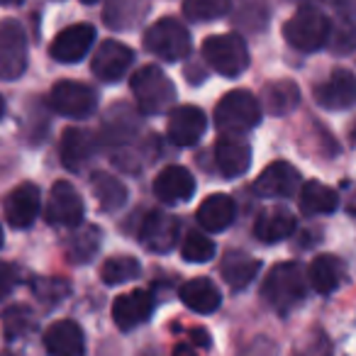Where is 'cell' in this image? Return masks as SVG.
I'll return each instance as SVG.
<instances>
[{
    "label": "cell",
    "mask_w": 356,
    "mask_h": 356,
    "mask_svg": "<svg viewBox=\"0 0 356 356\" xmlns=\"http://www.w3.org/2000/svg\"><path fill=\"white\" fill-rule=\"evenodd\" d=\"M261 296L268 305L281 315L293 312L305 298V276H302L300 264L286 261L278 264L268 271L266 281H264Z\"/></svg>",
    "instance_id": "cell-1"
},
{
    "label": "cell",
    "mask_w": 356,
    "mask_h": 356,
    "mask_svg": "<svg viewBox=\"0 0 356 356\" xmlns=\"http://www.w3.org/2000/svg\"><path fill=\"white\" fill-rule=\"evenodd\" d=\"M215 122H218L220 132H249L261 122V103L257 100V95L244 88L229 90L220 98L218 108H215Z\"/></svg>",
    "instance_id": "cell-2"
},
{
    "label": "cell",
    "mask_w": 356,
    "mask_h": 356,
    "mask_svg": "<svg viewBox=\"0 0 356 356\" xmlns=\"http://www.w3.org/2000/svg\"><path fill=\"white\" fill-rule=\"evenodd\" d=\"M132 95L137 98L139 110L147 115H161L176 103V86L159 66H144L129 81Z\"/></svg>",
    "instance_id": "cell-3"
},
{
    "label": "cell",
    "mask_w": 356,
    "mask_h": 356,
    "mask_svg": "<svg viewBox=\"0 0 356 356\" xmlns=\"http://www.w3.org/2000/svg\"><path fill=\"white\" fill-rule=\"evenodd\" d=\"M203 56L220 76L237 79L249 66V49L247 42L239 35H215L203 42Z\"/></svg>",
    "instance_id": "cell-4"
},
{
    "label": "cell",
    "mask_w": 356,
    "mask_h": 356,
    "mask_svg": "<svg viewBox=\"0 0 356 356\" xmlns=\"http://www.w3.org/2000/svg\"><path fill=\"white\" fill-rule=\"evenodd\" d=\"M144 47L156 59L181 61L191 51V32L176 17H163L144 32Z\"/></svg>",
    "instance_id": "cell-5"
},
{
    "label": "cell",
    "mask_w": 356,
    "mask_h": 356,
    "mask_svg": "<svg viewBox=\"0 0 356 356\" xmlns=\"http://www.w3.org/2000/svg\"><path fill=\"white\" fill-rule=\"evenodd\" d=\"M283 37L298 51H317L330 37V20L315 8H300L283 25Z\"/></svg>",
    "instance_id": "cell-6"
},
{
    "label": "cell",
    "mask_w": 356,
    "mask_h": 356,
    "mask_svg": "<svg viewBox=\"0 0 356 356\" xmlns=\"http://www.w3.org/2000/svg\"><path fill=\"white\" fill-rule=\"evenodd\" d=\"M27 69V37L17 20L0 22V79L15 81Z\"/></svg>",
    "instance_id": "cell-7"
},
{
    "label": "cell",
    "mask_w": 356,
    "mask_h": 356,
    "mask_svg": "<svg viewBox=\"0 0 356 356\" xmlns=\"http://www.w3.org/2000/svg\"><path fill=\"white\" fill-rule=\"evenodd\" d=\"M49 105L64 118L83 120L98 105V93L79 81H59L49 93Z\"/></svg>",
    "instance_id": "cell-8"
},
{
    "label": "cell",
    "mask_w": 356,
    "mask_h": 356,
    "mask_svg": "<svg viewBox=\"0 0 356 356\" xmlns=\"http://www.w3.org/2000/svg\"><path fill=\"white\" fill-rule=\"evenodd\" d=\"M83 200L69 181H56L51 186L49 203H47V222L54 227H79L83 222Z\"/></svg>",
    "instance_id": "cell-9"
},
{
    "label": "cell",
    "mask_w": 356,
    "mask_h": 356,
    "mask_svg": "<svg viewBox=\"0 0 356 356\" xmlns=\"http://www.w3.org/2000/svg\"><path fill=\"white\" fill-rule=\"evenodd\" d=\"M95 42V27L88 22H79L61 30L49 44V56L59 64H76L90 51Z\"/></svg>",
    "instance_id": "cell-10"
},
{
    "label": "cell",
    "mask_w": 356,
    "mask_h": 356,
    "mask_svg": "<svg viewBox=\"0 0 356 356\" xmlns=\"http://www.w3.org/2000/svg\"><path fill=\"white\" fill-rule=\"evenodd\" d=\"M300 171L288 161H273L259 173L254 191L264 198H291L300 191Z\"/></svg>",
    "instance_id": "cell-11"
},
{
    "label": "cell",
    "mask_w": 356,
    "mask_h": 356,
    "mask_svg": "<svg viewBox=\"0 0 356 356\" xmlns=\"http://www.w3.org/2000/svg\"><path fill=\"white\" fill-rule=\"evenodd\" d=\"M132 61H134V54L127 44L115 42V40H105L103 44L98 47V51L93 54L90 71L95 74V79L105 81V83H115V81H120L127 74Z\"/></svg>",
    "instance_id": "cell-12"
},
{
    "label": "cell",
    "mask_w": 356,
    "mask_h": 356,
    "mask_svg": "<svg viewBox=\"0 0 356 356\" xmlns=\"http://www.w3.org/2000/svg\"><path fill=\"white\" fill-rule=\"evenodd\" d=\"M205 127H208V120L198 105H178L168 115L166 134L178 147H193L205 134Z\"/></svg>",
    "instance_id": "cell-13"
},
{
    "label": "cell",
    "mask_w": 356,
    "mask_h": 356,
    "mask_svg": "<svg viewBox=\"0 0 356 356\" xmlns=\"http://www.w3.org/2000/svg\"><path fill=\"white\" fill-rule=\"evenodd\" d=\"M40 205H42L40 188L35 184H20L17 188H13L8 193L6 203H3V213H6V220L10 227L25 229L37 220Z\"/></svg>",
    "instance_id": "cell-14"
},
{
    "label": "cell",
    "mask_w": 356,
    "mask_h": 356,
    "mask_svg": "<svg viewBox=\"0 0 356 356\" xmlns=\"http://www.w3.org/2000/svg\"><path fill=\"white\" fill-rule=\"evenodd\" d=\"M154 312V296L149 291H129L115 298L113 320L122 332L144 325Z\"/></svg>",
    "instance_id": "cell-15"
},
{
    "label": "cell",
    "mask_w": 356,
    "mask_h": 356,
    "mask_svg": "<svg viewBox=\"0 0 356 356\" xmlns=\"http://www.w3.org/2000/svg\"><path fill=\"white\" fill-rule=\"evenodd\" d=\"M317 103L325 110H346L356 103V76L346 69L332 71L327 81L315 88Z\"/></svg>",
    "instance_id": "cell-16"
},
{
    "label": "cell",
    "mask_w": 356,
    "mask_h": 356,
    "mask_svg": "<svg viewBox=\"0 0 356 356\" xmlns=\"http://www.w3.org/2000/svg\"><path fill=\"white\" fill-rule=\"evenodd\" d=\"M176 239H178V220L173 215L159 213V210L147 215V220L142 222V232H139L142 247H147L154 254H166L173 249Z\"/></svg>",
    "instance_id": "cell-17"
},
{
    "label": "cell",
    "mask_w": 356,
    "mask_h": 356,
    "mask_svg": "<svg viewBox=\"0 0 356 356\" xmlns=\"http://www.w3.org/2000/svg\"><path fill=\"white\" fill-rule=\"evenodd\" d=\"M195 193V181L188 168L184 166H166L154 181V195L163 203H186Z\"/></svg>",
    "instance_id": "cell-18"
},
{
    "label": "cell",
    "mask_w": 356,
    "mask_h": 356,
    "mask_svg": "<svg viewBox=\"0 0 356 356\" xmlns=\"http://www.w3.org/2000/svg\"><path fill=\"white\" fill-rule=\"evenodd\" d=\"M44 349L54 356H81L86 351L83 330L74 320H59L47 327Z\"/></svg>",
    "instance_id": "cell-19"
},
{
    "label": "cell",
    "mask_w": 356,
    "mask_h": 356,
    "mask_svg": "<svg viewBox=\"0 0 356 356\" xmlns=\"http://www.w3.org/2000/svg\"><path fill=\"white\" fill-rule=\"evenodd\" d=\"M215 159H218V168L225 178H237L252 166V147L244 139L222 137L215 147Z\"/></svg>",
    "instance_id": "cell-20"
},
{
    "label": "cell",
    "mask_w": 356,
    "mask_h": 356,
    "mask_svg": "<svg viewBox=\"0 0 356 356\" xmlns=\"http://www.w3.org/2000/svg\"><path fill=\"white\" fill-rule=\"evenodd\" d=\"M346 276V266L341 259L332 257V254H320L317 259H312L310 271H307V281L315 288L320 296H330L341 286Z\"/></svg>",
    "instance_id": "cell-21"
},
{
    "label": "cell",
    "mask_w": 356,
    "mask_h": 356,
    "mask_svg": "<svg viewBox=\"0 0 356 356\" xmlns=\"http://www.w3.org/2000/svg\"><path fill=\"white\" fill-rule=\"evenodd\" d=\"M181 300L188 310L198 312V315H210L220 307L222 296L210 278H193V281H186L181 286Z\"/></svg>",
    "instance_id": "cell-22"
},
{
    "label": "cell",
    "mask_w": 356,
    "mask_h": 356,
    "mask_svg": "<svg viewBox=\"0 0 356 356\" xmlns=\"http://www.w3.org/2000/svg\"><path fill=\"white\" fill-rule=\"evenodd\" d=\"M149 0H105L103 20L110 30H132L144 20Z\"/></svg>",
    "instance_id": "cell-23"
},
{
    "label": "cell",
    "mask_w": 356,
    "mask_h": 356,
    "mask_svg": "<svg viewBox=\"0 0 356 356\" xmlns=\"http://www.w3.org/2000/svg\"><path fill=\"white\" fill-rule=\"evenodd\" d=\"M237 208H234V200L225 193H215L210 198H205L198 208V222L208 232H222L232 225Z\"/></svg>",
    "instance_id": "cell-24"
},
{
    "label": "cell",
    "mask_w": 356,
    "mask_h": 356,
    "mask_svg": "<svg viewBox=\"0 0 356 356\" xmlns=\"http://www.w3.org/2000/svg\"><path fill=\"white\" fill-rule=\"evenodd\" d=\"M296 232V218L288 213L286 208H268L259 215L257 225H254V234L257 239L266 244H276L281 239H288Z\"/></svg>",
    "instance_id": "cell-25"
},
{
    "label": "cell",
    "mask_w": 356,
    "mask_h": 356,
    "mask_svg": "<svg viewBox=\"0 0 356 356\" xmlns=\"http://www.w3.org/2000/svg\"><path fill=\"white\" fill-rule=\"evenodd\" d=\"M259 268H261L259 259L249 257V254H244V252H227L222 264H220V273H222L225 283H227L232 291L247 288L249 283L257 278Z\"/></svg>",
    "instance_id": "cell-26"
},
{
    "label": "cell",
    "mask_w": 356,
    "mask_h": 356,
    "mask_svg": "<svg viewBox=\"0 0 356 356\" xmlns=\"http://www.w3.org/2000/svg\"><path fill=\"white\" fill-rule=\"evenodd\" d=\"M93 152H95V142L90 132L71 127V129H66L64 137H61V161H64V166L71 168V171H81V166L88 161Z\"/></svg>",
    "instance_id": "cell-27"
},
{
    "label": "cell",
    "mask_w": 356,
    "mask_h": 356,
    "mask_svg": "<svg viewBox=\"0 0 356 356\" xmlns=\"http://www.w3.org/2000/svg\"><path fill=\"white\" fill-rule=\"evenodd\" d=\"M90 188H93V195L98 198L100 208L108 210V213H115V210H120L127 203V188H124V184L105 171H95L90 176Z\"/></svg>",
    "instance_id": "cell-28"
},
{
    "label": "cell",
    "mask_w": 356,
    "mask_h": 356,
    "mask_svg": "<svg viewBox=\"0 0 356 356\" xmlns=\"http://www.w3.org/2000/svg\"><path fill=\"white\" fill-rule=\"evenodd\" d=\"M339 205V195L330 186L320 181H307L300 188V208L305 215H327L334 213Z\"/></svg>",
    "instance_id": "cell-29"
},
{
    "label": "cell",
    "mask_w": 356,
    "mask_h": 356,
    "mask_svg": "<svg viewBox=\"0 0 356 356\" xmlns=\"http://www.w3.org/2000/svg\"><path fill=\"white\" fill-rule=\"evenodd\" d=\"M261 103L271 115H288L300 103V90L293 81H273L264 88Z\"/></svg>",
    "instance_id": "cell-30"
},
{
    "label": "cell",
    "mask_w": 356,
    "mask_h": 356,
    "mask_svg": "<svg viewBox=\"0 0 356 356\" xmlns=\"http://www.w3.org/2000/svg\"><path fill=\"white\" fill-rule=\"evenodd\" d=\"M139 273H142V266L132 257H113L100 268V278H103L105 286H120V283L134 281Z\"/></svg>",
    "instance_id": "cell-31"
},
{
    "label": "cell",
    "mask_w": 356,
    "mask_h": 356,
    "mask_svg": "<svg viewBox=\"0 0 356 356\" xmlns=\"http://www.w3.org/2000/svg\"><path fill=\"white\" fill-rule=\"evenodd\" d=\"M232 10V0H184V15L193 22L220 20Z\"/></svg>",
    "instance_id": "cell-32"
},
{
    "label": "cell",
    "mask_w": 356,
    "mask_h": 356,
    "mask_svg": "<svg viewBox=\"0 0 356 356\" xmlns=\"http://www.w3.org/2000/svg\"><path fill=\"white\" fill-rule=\"evenodd\" d=\"M100 247V229L98 227H86L76 232L69 242V259L74 264H86L95 257Z\"/></svg>",
    "instance_id": "cell-33"
},
{
    "label": "cell",
    "mask_w": 356,
    "mask_h": 356,
    "mask_svg": "<svg viewBox=\"0 0 356 356\" xmlns=\"http://www.w3.org/2000/svg\"><path fill=\"white\" fill-rule=\"evenodd\" d=\"M3 330H6L8 339H20V337H25L30 330H35L32 310L25 305L8 307V310L3 312Z\"/></svg>",
    "instance_id": "cell-34"
},
{
    "label": "cell",
    "mask_w": 356,
    "mask_h": 356,
    "mask_svg": "<svg viewBox=\"0 0 356 356\" xmlns=\"http://www.w3.org/2000/svg\"><path fill=\"white\" fill-rule=\"evenodd\" d=\"M186 261L191 264H205L215 257V242L210 237H205L203 232H188L184 239V247H181Z\"/></svg>",
    "instance_id": "cell-35"
},
{
    "label": "cell",
    "mask_w": 356,
    "mask_h": 356,
    "mask_svg": "<svg viewBox=\"0 0 356 356\" xmlns=\"http://www.w3.org/2000/svg\"><path fill=\"white\" fill-rule=\"evenodd\" d=\"M266 20H268V8H266V0H242V6L237 10V22L244 25L247 30L252 32H259V27H266Z\"/></svg>",
    "instance_id": "cell-36"
},
{
    "label": "cell",
    "mask_w": 356,
    "mask_h": 356,
    "mask_svg": "<svg viewBox=\"0 0 356 356\" xmlns=\"http://www.w3.org/2000/svg\"><path fill=\"white\" fill-rule=\"evenodd\" d=\"M13 286H15V268L10 264L0 261V300L10 296Z\"/></svg>",
    "instance_id": "cell-37"
},
{
    "label": "cell",
    "mask_w": 356,
    "mask_h": 356,
    "mask_svg": "<svg viewBox=\"0 0 356 356\" xmlns=\"http://www.w3.org/2000/svg\"><path fill=\"white\" fill-rule=\"evenodd\" d=\"M349 213H351V215H354V218H356V193L351 195V200H349Z\"/></svg>",
    "instance_id": "cell-38"
},
{
    "label": "cell",
    "mask_w": 356,
    "mask_h": 356,
    "mask_svg": "<svg viewBox=\"0 0 356 356\" xmlns=\"http://www.w3.org/2000/svg\"><path fill=\"white\" fill-rule=\"evenodd\" d=\"M22 0H0V6H20Z\"/></svg>",
    "instance_id": "cell-39"
},
{
    "label": "cell",
    "mask_w": 356,
    "mask_h": 356,
    "mask_svg": "<svg viewBox=\"0 0 356 356\" xmlns=\"http://www.w3.org/2000/svg\"><path fill=\"white\" fill-rule=\"evenodd\" d=\"M3 113H6V103H3V95H0V118H3Z\"/></svg>",
    "instance_id": "cell-40"
},
{
    "label": "cell",
    "mask_w": 356,
    "mask_h": 356,
    "mask_svg": "<svg viewBox=\"0 0 356 356\" xmlns=\"http://www.w3.org/2000/svg\"><path fill=\"white\" fill-rule=\"evenodd\" d=\"M81 3H86V6H93V3H98V0H81Z\"/></svg>",
    "instance_id": "cell-41"
},
{
    "label": "cell",
    "mask_w": 356,
    "mask_h": 356,
    "mask_svg": "<svg viewBox=\"0 0 356 356\" xmlns=\"http://www.w3.org/2000/svg\"><path fill=\"white\" fill-rule=\"evenodd\" d=\"M0 247H3V229H0Z\"/></svg>",
    "instance_id": "cell-42"
},
{
    "label": "cell",
    "mask_w": 356,
    "mask_h": 356,
    "mask_svg": "<svg viewBox=\"0 0 356 356\" xmlns=\"http://www.w3.org/2000/svg\"><path fill=\"white\" fill-rule=\"evenodd\" d=\"M354 139H356V129H354Z\"/></svg>",
    "instance_id": "cell-43"
}]
</instances>
